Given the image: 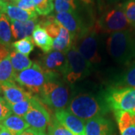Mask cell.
<instances>
[{"label":"cell","mask_w":135,"mask_h":135,"mask_svg":"<svg viewBox=\"0 0 135 135\" xmlns=\"http://www.w3.org/2000/svg\"><path fill=\"white\" fill-rule=\"evenodd\" d=\"M0 92H1V89H0Z\"/></svg>","instance_id":"obj_41"},{"label":"cell","mask_w":135,"mask_h":135,"mask_svg":"<svg viewBox=\"0 0 135 135\" xmlns=\"http://www.w3.org/2000/svg\"><path fill=\"white\" fill-rule=\"evenodd\" d=\"M68 111L84 122L98 116H104L108 112L104 100L89 93L77 94L70 101Z\"/></svg>","instance_id":"obj_1"},{"label":"cell","mask_w":135,"mask_h":135,"mask_svg":"<svg viewBox=\"0 0 135 135\" xmlns=\"http://www.w3.org/2000/svg\"><path fill=\"white\" fill-rule=\"evenodd\" d=\"M11 114H12V112L8 104L4 98L0 97V123Z\"/></svg>","instance_id":"obj_31"},{"label":"cell","mask_w":135,"mask_h":135,"mask_svg":"<svg viewBox=\"0 0 135 135\" xmlns=\"http://www.w3.org/2000/svg\"><path fill=\"white\" fill-rule=\"evenodd\" d=\"M66 62V54L56 50H53L46 53L41 58L40 66L47 73L51 75L59 77L62 74L65 64Z\"/></svg>","instance_id":"obj_11"},{"label":"cell","mask_w":135,"mask_h":135,"mask_svg":"<svg viewBox=\"0 0 135 135\" xmlns=\"http://www.w3.org/2000/svg\"><path fill=\"white\" fill-rule=\"evenodd\" d=\"M32 41L34 44L43 50L44 53L51 52L53 49V39L47 32L44 28L39 23L34 29L32 32Z\"/></svg>","instance_id":"obj_17"},{"label":"cell","mask_w":135,"mask_h":135,"mask_svg":"<svg viewBox=\"0 0 135 135\" xmlns=\"http://www.w3.org/2000/svg\"><path fill=\"white\" fill-rule=\"evenodd\" d=\"M55 119L71 131L74 135H86L85 122L74 116L69 111L65 110L56 111Z\"/></svg>","instance_id":"obj_12"},{"label":"cell","mask_w":135,"mask_h":135,"mask_svg":"<svg viewBox=\"0 0 135 135\" xmlns=\"http://www.w3.org/2000/svg\"><path fill=\"white\" fill-rule=\"evenodd\" d=\"M38 24V20L33 19L26 22L11 20V28L12 35L15 39H23L30 37L34 29Z\"/></svg>","instance_id":"obj_16"},{"label":"cell","mask_w":135,"mask_h":135,"mask_svg":"<svg viewBox=\"0 0 135 135\" xmlns=\"http://www.w3.org/2000/svg\"><path fill=\"white\" fill-rule=\"evenodd\" d=\"M5 2L8 3V4H11V5H15L19 0H2Z\"/></svg>","instance_id":"obj_39"},{"label":"cell","mask_w":135,"mask_h":135,"mask_svg":"<svg viewBox=\"0 0 135 135\" xmlns=\"http://www.w3.org/2000/svg\"><path fill=\"white\" fill-rule=\"evenodd\" d=\"M11 46L14 47L15 51H17L27 56L34 50V42L31 37H27L12 43Z\"/></svg>","instance_id":"obj_25"},{"label":"cell","mask_w":135,"mask_h":135,"mask_svg":"<svg viewBox=\"0 0 135 135\" xmlns=\"http://www.w3.org/2000/svg\"><path fill=\"white\" fill-rule=\"evenodd\" d=\"M114 86L116 88L135 89V63L119 76V77L116 80Z\"/></svg>","instance_id":"obj_24"},{"label":"cell","mask_w":135,"mask_h":135,"mask_svg":"<svg viewBox=\"0 0 135 135\" xmlns=\"http://www.w3.org/2000/svg\"><path fill=\"white\" fill-rule=\"evenodd\" d=\"M78 5L75 0H55L54 10L56 13L77 12Z\"/></svg>","instance_id":"obj_26"},{"label":"cell","mask_w":135,"mask_h":135,"mask_svg":"<svg viewBox=\"0 0 135 135\" xmlns=\"http://www.w3.org/2000/svg\"><path fill=\"white\" fill-rule=\"evenodd\" d=\"M73 44L74 41L71 34L67 29L61 26L59 35L53 39V50L62 52L66 54L73 47Z\"/></svg>","instance_id":"obj_19"},{"label":"cell","mask_w":135,"mask_h":135,"mask_svg":"<svg viewBox=\"0 0 135 135\" xmlns=\"http://www.w3.org/2000/svg\"><path fill=\"white\" fill-rule=\"evenodd\" d=\"M0 89L1 92L3 93L5 100L9 104L29 100L33 97L31 92L20 86L16 85L15 82L4 83L0 86Z\"/></svg>","instance_id":"obj_13"},{"label":"cell","mask_w":135,"mask_h":135,"mask_svg":"<svg viewBox=\"0 0 135 135\" xmlns=\"http://www.w3.org/2000/svg\"><path fill=\"white\" fill-rule=\"evenodd\" d=\"M104 100L109 110L135 113L134 88H111L107 91Z\"/></svg>","instance_id":"obj_8"},{"label":"cell","mask_w":135,"mask_h":135,"mask_svg":"<svg viewBox=\"0 0 135 135\" xmlns=\"http://www.w3.org/2000/svg\"><path fill=\"white\" fill-rule=\"evenodd\" d=\"M5 15L8 17V19H10V20H17L21 22H26L38 18L37 12L27 11L11 4H7Z\"/></svg>","instance_id":"obj_20"},{"label":"cell","mask_w":135,"mask_h":135,"mask_svg":"<svg viewBox=\"0 0 135 135\" xmlns=\"http://www.w3.org/2000/svg\"><path fill=\"white\" fill-rule=\"evenodd\" d=\"M114 114L120 135H135V113L117 111Z\"/></svg>","instance_id":"obj_15"},{"label":"cell","mask_w":135,"mask_h":135,"mask_svg":"<svg viewBox=\"0 0 135 135\" xmlns=\"http://www.w3.org/2000/svg\"><path fill=\"white\" fill-rule=\"evenodd\" d=\"M9 54L10 53L8 51V49L2 46V44H0V61L7 58L9 56Z\"/></svg>","instance_id":"obj_35"},{"label":"cell","mask_w":135,"mask_h":135,"mask_svg":"<svg viewBox=\"0 0 135 135\" xmlns=\"http://www.w3.org/2000/svg\"><path fill=\"white\" fill-rule=\"evenodd\" d=\"M95 26L99 32L113 33L128 30L131 25L124 13L122 3L102 10L101 17Z\"/></svg>","instance_id":"obj_6"},{"label":"cell","mask_w":135,"mask_h":135,"mask_svg":"<svg viewBox=\"0 0 135 135\" xmlns=\"http://www.w3.org/2000/svg\"><path fill=\"white\" fill-rule=\"evenodd\" d=\"M0 135H13L5 128L4 126L0 124Z\"/></svg>","instance_id":"obj_38"},{"label":"cell","mask_w":135,"mask_h":135,"mask_svg":"<svg viewBox=\"0 0 135 135\" xmlns=\"http://www.w3.org/2000/svg\"><path fill=\"white\" fill-rule=\"evenodd\" d=\"M55 18L69 32L73 41H74L87 28L83 25L82 18L79 16L77 12L57 13L55 15Z\"/></svg>","instance_id":"obj_10"},{"label":"cell","mask_w":135,"mask_h":135,"mask_svg":"<svg viewBox=\"0 0 135 135\" xmlns=\"http://www.w3.org/2000/svg\"><path fill=\"white\" fill-rule=\"evenodd\" d=\"M15 77L16 73L8 56L0 61V86L6 83L15 82Z\"/></svg>","instance_id":"obj_23"},{"label":"cell","mask_w":135,"mask_h":135,"mask_svg":"<svg viewBox=\"0 0 135 135\" xmlns=\"http://www.w3.org/2000/svg\"><path fill=\"white\" fill-rule=\"evenodd\" d=\"M122 8L131 26L135 28V0H126L122 3Z\"/></svg>","instance_id":"obj_30"},{"label":"cell","mask_w":135,"mask_h":135,"mask_svg":"<svg viewBox=\"0 0 135 135\" xmlns=\"http://www.w3.org/2000/svg\"><path fill=\"white\" fill-rule=\"evenodd\" d=\"M59 77L47 73L38 63L35 62L31 68L16 74L15 82L31 93L39 94L45 83Z\"/></svg>","instance_id":"obj_7"},{"label":"cell","mask_w":135,"mask_h":135,"mask_svg":"<svg viewBox=\"0 0 135 135\" xmlns=\"http://www.w3.org/2000/svg\"><path fill=\"white\" fill-rule=\"evenodd\" d=\"M38 135H47V134H46V133H45V132H38Z\"/></svg>","instance_id":"obj_40"},{"label":"cell","mask_w":135,"mask_h":135,"mask_svg":"<svg viewBox=\"0 0 135 135\" xmlns=\"http://www.w3.org/2000/svg\"><path fill=\"white\" fill-rule=\"evenodd\" d=\"M37 14L42 16L50 15L54 10L53 0H33Z\"/></svg>","instance_id":"obj_27"},{"label":"cell","mask_w":135,"mask_h":135,"mask_svg":"<svg viewBox=\"0 0 135 135\" xmlns=\"http://www.w3.org/2000/svg\"><path fill=\"white\" fill-rule=\"evenodd\" d=\"M15 5L27 11L36 12L35 5L33 0H19Z\"/></svg>","instance_id":"obj_32"},{"label":"cell","mask_w":135,"mask_h":135,"mask_svg":"<svg viewBox=\"0 0 135 135\" xmlns=\"http://www.w3.org/2000/svg\"><path fill=\"white\" fill-rule=\"evenodd\" d=\"M7 4L8 3L5 2L4 1L0 0V17H1V16L3 15V14H5V8H6Z\"/></svg>","instance_id":"obj_37"},{"label":"cell","mask_w":135,"mask_h":135,"mask_svg":"<svg viewBox=\"0 0 135 135\" xmlns=\"http://www.w3.org/2000/svg\"><path fill=\"white\" fill-rule=\"evenodd\" d=\"M31 101V109L23 117L25 121L29 128L38 132H45L51 122L50 115L39 98L33 96Z\"/></svg>","instance_id":"obj_9"},{"label":"cell","mask_w":135,"mask_h":135,"mask_svg":"<svg viewBox=\"0 0 135 135\" xmlns=\"http://www.w3.org/2000/svg\"><path fill=\"white\" fill-rule=\"evenodd\" d=\"M1 125L4 126L13 135L20 134L23 131L29 128L23 117H20L15 114H11L5 118L1 122Z\"/></svg>","instance_id":"obj_18"},{"label":"cell","mask_w":135,"mask_h":135,"mask_svg":"<svg viewBox=\"0 0 135 135\" xmlns=\"http://www.w3.org/2000/svg\"><path fill=\"white\" fill-rule=\"evenodd\" d=\"M0 44L7 48L12 45V32L8 17L3 14L0 17Z\"/></svg>","instance_id":"obj_22"},{"label":"cell","mask_w":135,"mask_h":135,"mask_svg":"<svg viewBox=\"0 0 135 135\" xmlns=\"http://www.w3.org/2000/svg\"><path fill=\"white\" fill-rule=\"evenodd\" d=\"M107 50L116 62L128 64L135 57V38L131 30L111 33L107 41Z\"/></svg>","instance_id":"obj_2"},{"label":"cell","mask_w":135,"mask_h":135,"mask_svg":"<svg viewBox=\"0 0 135 135\" xmlns=\"http://www.w3.org/2000/svg\"><path fill=\"white\" fill-rule=\"evenodd\" d=\"M38 131H36L31 128H29L26 130H25L24 131H23L19 135H38Z\"/></svg>","instance_id":"obj_36"},{"label":"cell","mask_w":135,"mask_h":135,"mask_svg":"<svg viewBox=\"0 0 135 135\" xmlns=\"http://www.w3.org/2000/svg\"><path fill=\"white\" fill-rule=\"evenodd\" d=\"M31 99L21 101V102L14 104H8L11 112L17 116H20V117H24L25 115L31 109V107H32Z\"/></svg>","instance_id":"obj_28"},{"label":"cell","mask_w":135,"mask_h":135,"mask_svg":"<svg viewBox=\"0 0 135 135\" xmlns=\"http://www.w3.org/2000/svg\"><path fill=\"white\" fill-rule=\"evenodd\" d=\"M93 67L87 62L74 46L66 53V62L63 68L64 80L69 84H74L89 76Z\"/></svg>","instance_id":"obj_4"},{"label":"cell","mask_w":135,"mask_h":135,"mask_svg":"<svg viewBox=\"0 0 135 135\" xmlns=\"http://www.w3.org/2000/svg\"><path fill=\"white\" fill-rule=\"evenodd\" d=\"M48 135H74L71 131L59 123L56 119L51 120L47 128Z\"/></svg>","instance_id":"obj_29"},{"label":"cell","mask_w":135,"mask_h":135,"mask_svg":"<svg viewBox=\"0 0 135 135\" xmlns=\"http://www.w3.org/2000/svg\"><path fill=\"white\" fill-rule=\"evenodd\" d=\"M77 2L78 6H81L83 8H85L88 11H91L93 6L95 5L94 0H75Z\"/></svg>","instance_id":"obj_34"},{"label":"cell","mask_w":135,"mask_h":135,"mask_svg":"<svg viewBox=\"0 0 135 135\" xmlns=\"http://www.w3.org/2000/svg\"><path fill=\"white\" fill-rule=\"evenodd\" d=\"M99 32L95 26L87 27L74 41L73 46L92 67L101 62L99 53Z\"/></svg>","instance_id":"obj_3"},{"label":"cell","mask_w":135,"mask_h":135,"mask_svg":"<svg viewBox=\"0 0 135 135\" xmlns=\"http://www.w3.org/2000/svg\"><path fill=\"white\" fill-rule=\"evenodd\" d=\"M39 95L40 101L56 111L64 110L69 104L68 88L59 78L45 83Z\"/></svg>","instance_id":"obj_5"},{"label":"cell","mask_w":135,"mask_h":135,"mask_svg":"<svg viewBox=\"0 0 135 135\" xmlns=\"http://www.w3.org/2000/svg\"><path fill=\"white\" fill-rule=\"evenodd\" d=\"M122 1H124V2H125L126 0H98V5H99V8L102 11V10H104L107 7H110V6H113V5L122 4L121 3Z\"/></svg>","instance_id":"obj_33"},{"label":"cell","mask_w":135,"mask_h":135,"mask_svg":"<svg viewBox=\"0 0 135 135\" xmlns=\"http://www.w3.org/2000/svg\"><path fill=\"white\" fill-rule=\"evenodd\" d=\"M9 58L16 74L28 69L33 65V62L27 56H25L15 50L10 53Z\"/></svg>","instance_id":"obj_21"},{"label":"cell","mask_w":135,"mask_h":135,"mask_svg":"<svg viewBox=\"0 0 135 135\" xmlns=\"http://www.w3.org/2000/svg\"><path fill=\"white\" fill-rule=\"evenodd\" d=\"M86 135H115L113 122L104 116H98L86 122Z\"/></svg>","instance_id":"obj_14"}]
</instances>
